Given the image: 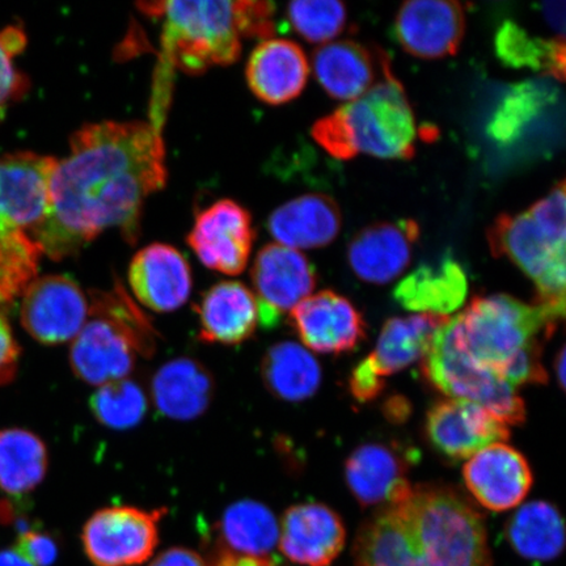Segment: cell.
<instances>
[{"label": "cell", "mask_w": 566, "mask_h": 566, "mask_svg": "<svg viewBox=\"0 0 566 566\" xmlns=\"http://www.w3.org/2000/svg\"><path fill=\"white\" fill-rule=\"evenodd\" d=\"M494 256L511 259L535 282L537 306L558 321L565 315V243L555 242L530 212L502 214L488 230Z\"/></svg>", "instance_id": "obj_8"}, {"label": "cell", "mask_w": 566, "mask_h": 566, "mask_svg": "<svg viewBox=\"0 0 566 566\" xmlns=\"http://www.w3.org/2000/svg\"><path fill=\"white\" fill-rule=\"evenodd\" d=\"M301 342L322 354H343L357 348L366 336V323L349 300L331 290L310 295L290 315Z\"/></svg>", "instance_id": "obj_16"}, {"label": "cell", "mask_w": 566, "mask_h": 566, "mask_svg": "<svg viewBox=\"0 0 566 566\" xmlns=\"http://www.w3.org/2000/svg\"><path fill=\"white\" fill-rule=\"evenodd\" d=\"M313 137L332 157L342 160L360 154L380 159L412 158L415 113L391 62L386 63L384 75L366 94L318 119Z\"/></svg>", "instance_id": "obj_5"}, {"label": "cell", "mask_w": 566, "mask_h": 566, "mask_svg": "<svg viewBox=\"0 0 566 566\" xmlns=\"http://www.w3.org/2000/svg\"><path fill=\"white\" fill-rule=\"evenodd\" d=\"M294 31L311 44H328L345 30L348 12L337 0H302L287 6Z\"/></svg>", "instance_id": "obj_37"}, {"label": "cell", "mask_w": 566, "mask_h": 566, "mask_svg": "<svg viewBox=\"0 0 566 566\" xmlns=\"http://www.w3.org/2000/svg\"><path fill=\"white\" fill-rule=\"evenodd\" d=\"M251 280L259 306L260 325L275 327L283 315L308 298L316 286V272L300 251L268 244L254 259Z\"/></svg>", "instance_id": "obj_11"}, {"label": "cell", "mask_w": 566, "mask_h": 566, "mask_svg": "<svg viewBox=\"0 0 566 566\" xmlns=\"http://www.w3.org/2000/svg\"><path fill=\"white\" fill-rule=\"evenodd\" d=\"M165 158L155 124L84 125L71 137L67 157L56 159L51 216L33 242L54 260L71 256L113 228L134 242L147 197L165 187Z\"/></svg>", "instance_id": "obj_1"}, {"label": "cell", "mask_w": 566, "mask_h": 566, "mask_svg": "<svg viewBox=\"0 0 566 566\" xmlns=\"http://www.w3.org/2000/svg\"><path fill=\"white\" fill-rule=\"evenodd\" d=\"M450 316L416 314L392 317L380 332L377 348L364 364L381 380L423 358L436 332Z\"/></svg>", "instance_id": "obj_28"}, {"label": "cell", "mask_w": 566, "mask_h": 566, "mask_svg": "<svg viewBox=\"0 0 566 566\" xmlns=\"http://www.w3.org/2000/svg\"><path fill=\"white\" fill-rule=\"evenodd\" d=\"M214 392V378L208 367L188 357L169 360L151 380L155 408L175 421L198 419L207 412Z\"/></svg>", "instance_id": "obj_25"}, {"label": "cell", "mask_w": 566, "mask_h": 566, "mask_svg": "<svg viewBox=\"0 0 566 566\" xmlns=\"http://www.w3.org/2000/svg\"><path fill=\"white\" fill-rule=\"evenodd\" d=\"M354 566H492L483 516L448 488H410L367 521Z\"/></svg>", "instance_id": "obj_2"}, {"label": "cell", "mask_w": 566, "mask_h": 566, "mask_svg": "<svg viewBox=\"0 0 566 566\" xmlns=\"http://www.w3.org/2000/svg\"><path fill=\"white\" fill-rule=\"evenodd\" d=\"M166 513V509L104 507L84 525V552L96 566L144 564L158 546L159 522Z\"/></svg>", "instance_id": "obj_9"}, {"label": "cell", "mask_w": 566, "mask_h": 566, "mask_svg": "<svg viewBox=\"0 0 566 566\" xmlns=\"http://www.w3.org/2000/svg\"><path fill=\"white\" fill-rule=\"evenodd\" d=\"M41 250L0 210V310H7L38 279Z\"/></svg>", "instance_id": "obj_33"}, {"label": "cell", "mask_w": 566, "mask_h": 566, "mask_svg": "<svg viewBox=\"0 0 566 566\" xmlns=\"http://www.w3.org/2000/svg\"><path fill=\"white\" fill-rule=\"evenodd\" d=\"M280 543V523L274 513L253 500L230 505L217 523L211 549L245 557H274Z\"/></svg>", "instance_id": "obj_27"}, {"label": "cell", "mask_w": 566, "mask_h": 566, "mask_svg": "<svg viewBox=\"0 0 566 566\" xmlns=\"http://www.w3.org/2000/svg\"><path fill=\"white\" fill-rule=\"evenodd\" d=\"M541 228L558 243H566L565 181L527 210Z\"/></svg>", "instance_id": "obj_39"}, {"label": "cell", "mask_w": 566, "mask_h": 566, "mask_svg": "<svg viewBox=\"0 0 566 566\" xmlns=\"http://www.w3.org/2000/svg\"><path fill=\"white\" fill-rule=\"evenodd\" d=\"M147 17L163 20L168 59L187 74L231 65L242 53V39H273L271 2L138 3Z\"/></svg>", "instance_id": "obj_4"}, {"label": "cell", "mask_w": 566, "mask_h": 566, "mask_svg": "<svg viewBox=\"0 0 566 566\" xmlns=\"http://www.w3.org/2000/svg\"><path fill=\"white\" fill-rule=\"evenodd\" d=\"M56 158L31 151L0 157V210L31 239L51 216Z\"/></svg>", "instance_id": "obj_13"}, {"label": "cell", "mask_w": 566, "mask_h": 566, "mask_svg": "<svg viewBox=\"0 0 566 566\" xmlns=\"http://www.w3.org/2000/svg\"><path fill=\"white\" fill-rule=\"evenodd\" d=\"M565 359H566V354H565V348L563 346V348H562L560 353H558V356L556 359L557 378H558V381H560V387L563 389L565 388Z\"/></svg>", "instance_id": "obj_46"}, {"label": "cell", "mask_w": 566, "mask_h": 566, "mask_svg": "<svg viewBox=\"0 0 566 566\" xmlns=\"http://www.w3.org/2000/svg\"><path fill=\"white\" fill-rule=\"evenodd\" d=\"M469 282L462 266L452 259L436 266L422 265L395 287V300L420 314L448 316L462 306Z\"/></svg>", "instance_id": "obj_29"}, {"label": "cell", "mask_w": 566, "mask_h": 566, "mask_svg": "<svg viewBox=\"0 0 566 566\" xmlns=\"http://www.w3.org/2000/svg\"><path fill=\"white\" fill-rule=\"evenodd\" d=\"M345 541L344 522L327 505H294L282 516L279 546L294 564L329 566L342 554Z\"/></svg>", "instance_id": "obj_18"}, {"label": "cell", "mask_w": 566, "mask_h": 566, "mask_svg": "<svg viewBox=\"0 0 566 566\" xmlns=\"http://www.w3.org/2000/svg\"><path fill=\"white\" fill-rule=\"evenodd\" d=\"M422 374L450 399L476 402L506 424H521L526 420V405L515 387L473 363L459 348L452 317L436 332L422 358Z\"/></svg>", "instance_id": "obj_7"}, {"label": "cell", "mask_w": 566, "mask_h": 566, "mask_svg": "<svg viewBox=\"0 0 566 566\" xmlns=\"http://www.w3.org/2000/svg\"><path fill=\"white\" fill-rule=\"evenodd\" d=\"M467 490L488 511L502 513L522 504L533 486L527 459L506 443H494L469 459L463 469Z\"/></svg>", "instance_id": "obj_15"}, {"label": "cell", "mask_w": 566, "mask_h": 566, "mask_svg": "<svg viewBox=\"0 0 566 566\" xmlns=\"http://www.w3.org/2000/svg\"><path fill=\"white\" fill-rule=\"evenodd\" d=\"M203 343L238 345L260 325L256 296L244 283L223 281L210 287L196 306Z\"/></svg>", "instance_id": "obj_23"}, {"label": "cell", "mask_w": 566, "mask_h": 566, "mask_svg": "<svg viewBox=\"0 0 566 566\" xmlns=\"http://www.w3.org/2000/svg\"><path fill=\"white\" fill-rule=\"evenodd\" d=\"M557 322L537 304L507 294L476 296L452 317L455 342L465 356L513 387L547 384L543 342L554 335Z\"/></svg>", "instance_id": "obj_3"}, {"label": "cell", "mask_w": 566, "mask_h": 566, "mask_svg": "<svg viewBox=\"0 0 566 566\" xmlns=\"http://www.w3.org/2000/svg\"><path fill=\"white\" fill-rule=\"evenodd\" d=\"M0 566H33L28 563L25 558L17 554L15 551H2L0 552Z\"/></svg>", "instance_id": "obj_45"}, {"label": "cell", "mask_w": 566, "mask_h": 566, "mask_svg": "<svg viewBox=\"0 0 566 566\" xmlns=\"http://www.w3.org/2000/svg\"><path fill=\"white\" fill-rule=\"evenodd\" d=\"M150 566H209L201 555L192 549L175 547L160 554Z\"/></svg>", "instance_id": "obj_43"}, {"label": "cell", "mask_w": 566, "mask_h": 566, "mask_svg": "<svg viewBox=\"0 0 566 566\" xmlns=\"http://www.w3.org/2000/svg\"><path fill=\"white\" fill-rule=\"evenodd\" d=\"M21 296V324L40 344H65L80 335L88 321L87 295L67 275L38 277Z\"/></svg>", "instance_id": "obj_10"}, {"label": "cell", "mask_w": 566, "mask_h": 566, "mask_svg": "<svg viewBox=\"0 0 566 566\" xmlns=\"http://www.w3.org/2000/svg\"><path fill=\"white\" fill-rule=\"evenodd\" d=\"M46 444L25 429L0 430V491L12 499L32 493L48 472Z\"/></svg>", "instance_id": "obj_31"}, {"label": "cell", "mask_w": 566, "mask_h": 566, "mask_svg": "<svg viewBox=\"0 0 566 566\" xmlns=\"http://www.w3.org/2000/svg\"><path fill=\"white\" fill-rule=\"evenodd\" d=\"M464 32L465 12L458 2L412 0L400 7L395 20L401 48L422 60L457 54Z\"/></svg>", "instance_id": "obj_17"}, {"label": "cell", "mask_w": 566, "mask_h": 566, "mask_svg": "<svg viewBox=\"0 0 566 566\" xmlns=\"http://www.w3.org/2000/svg\"><path fill=\"white\" fill-rule=\"evenodd\" d=\"M209 566H281L275 557L256 558L228 554L210 549Z\"/></svg>", "instance_id": "obj_44"}, {"label": "cell", "mask_w": 566, "mask_h": 566, "mask_svg": "<svg viewBox=\"0 0 566 566\" xmlns=\"http://www.w3.org/2000/svg\"><path fill=\"white\" fill-rule=\"evenodd\" d=\"M549 97V90L541 83L527 82L514 87L494 112L488 127L491 137L502 144L518 138L525 127L539 115Z\"/></svg>", "instance_id": "obj_36"}, {"label": "cell", "mask_w": 566, "mask_h": 566, "mask_svg": "<svg viewBox=\"0 0 566 566\" xmlns=\"http://www.w3.org/2000/svg\"><path fill=\"white\" fill-rule=\"evenodd\" d=\"M248 86L259 101L282 105L294 101L306 88L310 63L294 41L269 39L252 52L247 63Z\"/></svg>", "instance_id": "obj_21"}, {"label": "cell", "mask_w": 566, "mask_h": 566, "mask_svg": "<svg viewBox=\"0 0 566 566\" xmlns=\"http://www.w3.org/2000/svg\"><path fill=\"white\" fill-rule=\"evenodd\" d=\"M157 331L119 283L90 295V316L70 349L71 369L84 384L102 387L122 380L138 357L157 350Z\"/></svg>", "instance_id": "obj_6"}, {"label": "cell", "mask_w": 566, "mask_h": 566, "mask_svg": "<svg viewBox=\"0 0 566 566\" xmlns=\"http://www.w3.org/2000/svg\"><path fill=\"white\" fill-rule=\"evenodd\" d=\"M505 536L516 555L531 562H552L565 548L563 515L547 501H533L507 521Z\"/></svg>", "instance_id": "obj_30"}, {"label": "cell", "mask_w": 566, "mask_h": 566, "mask_svg": "<svg viewBox=\"0 0 566 566\" xmlns=\"http://www.w3.org/2000/svg\"><path fill=\"white\" fill-rule=\"evenodd\" d=\"M13 551L33 566H51L59 557L53 536L31 528L20 533Z\"/></svg>", "instance_id": "obj_40"}, {"label": "cell", "mask_w": 566, "mask_h": 566, "mask_svg": "<svg viewBox=\"0 0 566 566\" xmlns=\"http://www.w3.org/2000/svg\"><path fill=\"white\" fill-rule=\"evenodd\" d=\"M407 473V460L384 443L359 446L345 463L346 484L365 507L388 506L405 497L412 488Z\"/></svg>", "instance_id": "obj_24"}, {"label": "cell", "mask_w": 566, "mask_h": 566, "mask_svg": "<svg viewBox=\"0 0 566 566\" xmlns=\"http://www.w3.org/2000/svg\"><path fill=\"white\" fill-rule=\"evenodd\" d=\"M254 237L250 211L235 201L222 200L198 214L188 244L211 271L238 275L250 261Z\"/></svg>", "instance_id": "obj_12"}, {"label": "cell", "mask_w": 566, "mask_h": 566, "mask_svg": "<svg viewBox=\"0 0 566 566\" xmlns=\"http://www.w3.org/2000/svg\"><path fill=\"white\" fill-rule=\"evenodd\" d=\"M342 212L331 197L306 195L272 212L268 229L279 244L311 250L331 244L342 230Z\"/></svg>", "instance_id": "obj_26"}, {"label": "cell", "mask_w": 566, "mask_h": 566, "mask_svg": "<svg viewBox=\"0 0 566 566\" xmlns=\"http://www.w3.org/2000/svg\"><path fill=\"white\" fill-rule=\"evenodd\" d=\"M129 285L136 298L155 313H172L192 293V271L176 248L154 243L142 248L129 266Z\"/></svg>", "instance_id": "obj_19"}, {"label": "cell", "mask_w": 566, "mask_h": 566, "mask_svg": "<svg viewBox=\"0 0 566 566\" xmlns=\"http://www.w3.org/2000/svg\"><path fill=\"white\" fill-rule=\"evenodd\" d=\"M495 49L505 65L543 71L558 81H564L565 39L536 38L513 21H506L495 35Z\"/></svg>", "instance_id": "obj_34"}, {"label": "cell", "mask_w": 566, "mask_h": 566, "mask_svg": "<svg viewBox=\"0 0 566 566\" xmlns=\"http://www.w3.org/2000/svg\"><path fill=\"white\" fill-rule=\"evenodd\" d=\"M424 433L437 452L451 460H463L494 443L511 438L505 422L476 402L446 399L430 408Z\"/></svg>", "instance_id": "obj_14"}, {"label": "cell", "mask_w": 566, "mask_h": 566, "mask_svg": "<svg viewBox=\"0 0 566 566\" xmlns=\"http://www.w3.org/2000/svg\"><path fill=\"white\" fill-rule=\"evenodd\" d=\"M349 386L354 399L367 402L378 398L385 389L386 381L379 379L369 367L360 363L352 373Z\"/></svg>", "instance_id": "obj_42"}, {"label": "cell", "mask_w": 566, "mask_h": 566, "mask_svg": "<svg viewBox=\"0 0 566 566\" xmlns=\"http://www.w3.org/2000/svg\"><path fill=\"white\" fill-rule=\"evenodd\" d=\"M261 375L275 398L292 402L313 398L322 384V369L316 358L292 342L275 344L265 353Z\"/></svg>", "instance_id": "obj_32"}, {"label": "cell", "mask_w": 566, "mask_h": 566, "mask_svg": "<svg viewBox=\"0 0 566 566\" xmlns=\"http://www.w3.org/2000/svg\"><path fill=\"white\" fill-rule=\"evenodd\" d=\"M20 354V346L11 325L3 311L0 310V386L9 385L15 379Z\"/></svg>", "instance_id": "obj_41"}, {"label": "cell", "mask_w": 566, "mask_h": 566, "mask_svg": "<svg viewBox=\"0 0 566 566\" xmlns=\"http://www.w3.org/2000/svg\"><path fill=\"white\" fill-rule=\"evenodd\" d=\"M389 61L384 51L371 52L354 41H332L313 56L315 76L331 97L353 102L366 94Z\"/></svg>", "instance_id": "obj_22"}, {"label": "cell", "mask_w": 566, "mask_h": 566, "mask_svg": "<svg viewBox=\"0 0 566 566\" xmlns=\"http://www.w3.org/2000/svg\"><path fill=\"white\" fill-rule=\"evenodd\" d=\"M147 408L144 389L127 378L98 387L90 399L92 415L113 430L136 428L144 421Z\"/></svg>", "instance_id": "obj_35"}, {"label": "cell", "mask_w": 566, "mask_h": 566, "mask_svg": "<svg viewBox=\"0 0 566 566\" xmlns=\"http://www.w3.org/2000/svg\"><path fill=\"white\" fill-rule=\"evenodd\" d=\"M419 239L420 226L412 219L375 223L352 239L349 265L359 280L385 285L406 271Z\"/></svg>", "instance_id": "obj_20"}, {"label": "cell", "mask_w": 566, "mask_h": 566, "mask_svg": "<svg viewBox=\"0 0 566 566\" xmlns=\"http://www.w3.org/2000/svg\"><path fill=\"white\" fill-rule=\"evenodd\" d=\"M27 38L20 27L0 31V118L10 105L21 101L30 91L28 77L15 65V56L23 52Z\"/></svg>", "instance_id": "obj_38"}]
</instances>
